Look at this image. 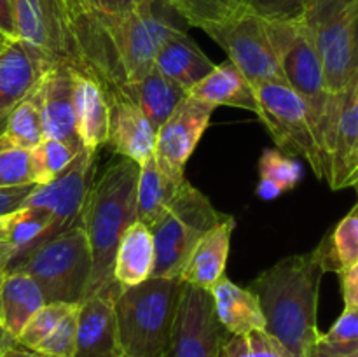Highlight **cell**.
I'll use <instances>...</instances> for the list:
<instances>
[{
  "label": "cell",
  "mask_w": 358,
  "mask_h": 357,
  "mask_svg": "<svg viewBox=\"0 0 358 357\" xmlns=\"http://www.w3.org/2000/svg\"><path fill=\"white\" fill-rule=\"evenodd\" d=\"M187 178L178 184L164 212L150 226L156 247L152 276H180L189 254L203 234L227 219Z\"/></svg>",
  "instance_id": "7"
},
{
  "label": "cell",
  "mask_w": 358,
  "mask_h": 357,
  "mask_svg": "<svg viewBox=\"0 0 358 357\" xmlns=\"http://www.w3.org/2000/svg\"><path fill=\"white\" fill-rule=\"evenodd\" d=\"M358 178V70L341 102L327 182L332 189L352 188Z\"/></svg>",
  "instance_id": "19"
},
{
  "label": "cell",
  "mask_w": 358,
  "mask_h": 357,
  "mask_svg": "<svg viewBox=\"0 0 358 357\" xmlns=\"http://www.w3.org/2000/svg\"><path fill=\"white\" fill-rule=\"evenodd\" d=\"M355 352H357V354H358V349H357V350H355Z\"/></svg>",
  "instance_id": "55"
},
{
  "label": "cell",
  "mask_w": 358,
  "mask_h": 357,
  "mask_svg": "<svg viewBox=\"0 0 358 357\" xmlns=\"http://www.w3.org/2000/svg\"><path fill=\"white\" fill-rule=\"evenodd\" d=\"M156 262L152 231L147 224L135 220L122 233L115 251L114 280L121 287H131L150 279Z\"/></svg>",
  "instance_id": "26"
},
{
  "label": "cell",
  "mask_w": 358,
  "mask_h": 357,
  "mask_svg": "<svg viewBox=\"0 0 358 357\" xmlns=\"http://www.w3.org/2000/svg\"><path fill=\"white\" fill-rule=\"evenodd\" d=\"M345 307L358 308V262L338 273Z\"/></svg>",
  "instance_id": "42"
},
{
  "label": "cell",
  "mask_w": 358,
  "mask_h": 357,
  "mask_svg": "<svg viewBox=\"0 0 358 357\" xmlns=\"http://www.w3.org/2000/svg\"><path fill=\"white\" fill-rule=\"evenodd\" d=\"M94 170H96V150L80 149L63 174H59L49 184L37 186L24 200V205L41 206L51 214V224L44 241L51 240L52 237L79 223L90 189L93 186Z\"/></svg>",
  "instance_id": "12"
},
{
  "label": "cell",
  "mask_w": 358,
  "mask_h": 357,
  "mask_svg": "<svg viewBox=\"0 0 358 357\" xmlns=\"http://www.w3.org/2000/svg\"><path fill=\"white\" fill-rule=\"evenodd\" d=\"M138 172V163L121 158L91 186L80 216L93 259L86 296L121 287L114 280L115 251L122 233L136 220Z\"/></svg>",
  "instance_id": "2"
},
{
  "label": "cell",
  "mask_w": 358,
  "mask_h": 357,
  "mask_svg": "<svg viewBox=\"0 0 358 357\" xmlns=\"http://www.w3.org/2000/svg\"><path fill=\"white\" fill-rule=\"evenodd\" d=\"M31 184L30 150L0 135V189ZM35 184V182H34Z\"/></svg>",
  "instance_id": "34"
},
{
  "label": "cell",
  "mask_w": 358,
  "mask_h": 357,
  "mask_svg": "<svg viewBox=\"0 0 358 357\" xmlns=\"http://www.w3.org/2000/svg\"><path fill=\"white\" fill-rule=\"evenodd\" d=\"M266 28L282 66L285 83L306 102L310 108L315 133L327 163L329 177L341 102L331 97L325 88L324 69L311 24L306 18H303L296 21H266Z\"/></svg>",
  "instance_id": "4"
},
{
  "label": "cell",
  "mask_w": 358,
  "mask_h": 357,
  "mask_svg": "<svg viewBox=\"0 0 358 357\" xmlns=\"http://www.w3.org/2000/svg\"><path fill=\"white\" fill-rule=\"evenodd\" d=\"M311 0H245L243 10L264 21L303 20Z\"/></svg>",
  "instance_id": "40"
},
{
  "label": "cell",
  "mask_w": 358,
  "mask_h": 357,
  "mask_svg": "<svg viewBox=\"0 0 358 357\" xmlns=\"http://www.w3.org/2000/svg\"><path fill=\"white\" fill-rule=\"evenodd\" d=\"M119 289L86 296L77 304V340L73 357H117V324L114 303Z\"/></svg>",
  "instance_id": "16"
},
{
  "label": "cell",
  "mask_w": 358,
  "mask_h": 357,
  "mask_svg": "<svg viewBox=\"0 0 358 357\" xmlns=\"http://www.w3.org/2000/svg\"><path fill=\"white\" fill-rule=\"evenodd\" d=\"M6 272H7V261H6V258L0 254V280H2V276L6 275Z\"/></svg>",
  "instance_id": "50"
},
{
  "label": "cell",
  "mask_w": 358,
  "mask_h": 357,
  "mask_svg": "<svg viewBox=\"0 0 358 357\" xmlns=\"http://www.w3.org/2000/svg\"><path fill=\"white\" fill-rule=\"evenodd\" d=\"M77 304L70 303H45L44 307L35 312L34 317L27 322L23 331L17 336V343L27 349L34 350L56 326L59 324L63 317Z\"/></svg>",
  "instance_id": "37"
},
{
  "label": "cell",
  "mask_w": 358,
  "mask_h": 357,
  "mask_svg": "<svg viewBox=\"0 0 358 357\" xmlns=\"http://www.w3.org/2000/svg\"><path fill=\"white\" fill-rule=\"evenodd\" d=\"M283 188L278 186L276 182L269 181V178H259V184L255 188V195L262 200H275L283 195Z\"/></svg>",
  "instance_id": "45"
},
{
  "label": "cell",
  "mask_w": 358,
  "mask_h": 357,
  "mask_svg": "<svg viewBox=\"0 0 358 357\" xmlns=\"http://www.w3.org/2000/svg\"><path fill=\"white\" fill-rule=\"evenodd\" d=\"M7 115H9V112H3V114H0V135H2V133H3V130H6Z\"/></svg>",
  "instance_id": "51"
},
{
  "label": "cell",
  "mask_w": 358,
  "mask_h": 357,
  "mask_svg": "<svg viewBox=\"0 0 358 357\" xmlns=\"http://www.w3.org/2000/svg\"><path fill=\"white\" fill-rule=\"evenodd\" d=\"M110 122L108 142L115 154L142 164L154 156L156 130L135 100L122 90L107 97Z\"/></svg>",
  "instance_id": "17"
},
{
  "label": "cell",
  "mask_w": 358,
  "mask_h": 357,
  "mask_svg": "<svg viewBox=\"0 0 358 357\" xmlns=\"http://www.w3.org/2000/svg\"><path fill=\"white\" fill-rule=\"evenodd\" d=\"M3 136H7L10 142L27 150L34 149L44 139L41 114H38L34 98H24L16 107L10 108L9 115H7Z\"/></svg>",
  "instance_id": "32"
},
{
  "label": "cell",
  "mask_w": 358,
  "mask_h": 357,
  "mask_svg": "<svg viewBox=\"0 0 358 357\" xmlns=\"http://www.w3.org/2000/svg\"><path fill=\"white\" fill-rule=\"evenodd\" d=\"M257 112L276 149L287 156H301L310 163L318 181H327V163L322 154L313 119L306 102L287 83L254 84Z\"/></svg>",
  "instance_id": "8"
},
{
  "label": "cell",
  "mask_w": 358,
  "mask_h": 357,
  "mask_svg": "<svg viewBox=\"0 0 358 357\" xmlns=\"http://www.w3.org/2000/svg\"><path fill=\"white\" fill-rule=\"evenodd\" d=\"M16 343H17V340L14 338V336L10 335V332L7 331L2 324H0V354H2L6 349H9V346L16 345Z\"/></svg>",
  "instance_id": "49"
},
{
  "label": "cell",
  "mask_w": 358,
  "mask_h": 357,
  "mask_svg": "<svg viewBox=\"0 0 358 357\" xmlns=\"http://www.w3.org/2000/svg\"><path fill=\"white\" fill-rule=\"evenodd\" d=\"M16 38L34 46L52 65L83 74L72 24L63 0H10Z\"/></svg>",
  "instance_id": "11"
},
{
  "label": "cell",
  "mask_w": 358,
  "mask_h": 357,
  "mask_svg": "<svg viewBox=\"0 0 358 357\" xmlns=\"http://www.w3.org/2000/svg\"><path fill=\"white\" fill-rule=\"evenodd\" d=\"M259 175L282 186L283 191H290L303 181L304 172L296 158L278 149H266L259 160Z\"/></svg>",
  "instance_id": "36"
},
{
  "label": "cell",
  "mask_w": 358,
  "mask_h": 357,
  "mask_svg": "<svg viewBox=\"0 0 358 357\" xmlns=\"http://www.w3.org/2000/svg\"><path fill=\"white\" fill-rule=\"evenodd\" d=\"M91 270L90 244L79 220L17 259L7 272L30 275L42 289L45 303L79 304L86 296Z\"/></svg>",
  "instance_id": "6"
},
{
  "label": "cell",
  "mask_w": 358,
  "mask_h": 357,
  "mask_svg": "<svg viewBox=\"0 0 358 357\" xmlns=\"http://www.w3.org/2000/svg\"><path fill=\"white\" fill-rule=\"evenodd\" d=\"M325 272H343L358 262V202L318 244Z\"/></svg>",
  "instance_id": "30"
},
{
  "label": "cell",
  "mask_w": 358,
  "mask_h": 357,
  "mask_svg": "<svg viewBox=\"0 0 358 357\" xmlns=\"http://www.w3.org/2000/svg\"><path fill=\"white\" fill-rule=\"evenodd\" d=\"M222 343L212 293L184 282L166 357H220Z\"/></svg>",
  "instance_id": "13"
},
{
  "label": "cell",
  "mask_w": 358,
  "mask_h": 357,
  "mask_svg": "<svg viewBox=\"0 0 358 357\" xmlns=\"http://www.w3.org/2000/svg\"><path fill=\"white\" fill-rule=\"evenodd\" d=\"M215 107L185 94L156 133L154 160L173 181L185 178V164L210 126Z\"/></svg>",
  "instance_id": "14"
},
{
  "label": "cell",
  "mask_w": 358,
  "mask_h": 357,
  "mask_svg": "<svg viewBox=\"0 0 358 357\" xmlns=\"http://www.w3.org/2000/svg\"><path fill=\"white\" fill-rule=\"evenodd\" d=\"M236 227L233 216L203 234L189 254L180 272L182 282L201 289L212 290V287L226 275V262L231 251V237Z\"/></svg>",
  "instance_id": "20"
},
{
  "label": "cell",
  "mask_w": 358,
  "mask_h": 357,
  "mask_svg": "<svg viewBox=\"0 0 358 357\" xmlns=\"http://www.w3.org/2000/svg\"><path fill=\"white\" fill-rule=\"evenodd\" d=\"M318 2H322V0H311L310 7H311V6H315V4H318ZM310 7H308V9H310Z\"/></svg>",
  "instance_id": "52"
},
{
  "label": "cell",
  "mask_w": 358,
  "mask_h": 357,
  "mask_svg": "<svg viewBox=\"0 0 358 357\" xmlns=\"http://www.w3.org/2000/svg\"><path fill=\"white\" fill-rule=\"evenodd\" d=\"M117 357H122V356H117Z\"/></svg>",
  "instance_id": "56"
},
{
  "label": "cell",
  "mask_w": 358,
  "mask_h": 357,
  "mask_svg": "<svg viewBox=\"0 0 358 357\" xmlns=\"http://www.w3.org/2000/svg\"><path fill=\"white\" fill-rule=\"evenodd\" d=\"M178 184L180 182L173 181L170 175L161 170L154 156L143 161L140 164L138 184H136V220L147 224L149 227L152 226L171 202Z\"/></svg>",
  "instance_id": "29"
},
{
  "label": "cell",
  "mask_w": 358,
  "mask_h": 357,
  "mask_svg": "<svg viewBox=\"0 0 358 357\" xmlns=\"http://www.w3.org/2000/svg\"><path fill=\"white\" fill-rule=\"evenodd\" d=\"M213 66L215 63L189 37L187 31L171 35L154 59V69L177 83L185 93L212 72Z\"/></svg>",
  "instance_id": "24"
},
{
  "label": "cell",
  "mask_w": 358,
  "mask_h": 357,
  "mask_svg": "<svg viewBox=\"0 0 358 357\" xmlns=\"http://www.w3.org/2000/svg\"><path fill=\"white\" fill-rule=\"evenodd\" d=\"M63 2H65L66 13H69L70 24H72V31H73V27H76V23H79V21L84 20L87 14L93 13V10L90 9V4H87V0H63Z\"/></svg>",
  "instance_id": "44"
},
{
  "label": "cell",
  "mask_w": 358,
  "mask_h": 357,
  "mask_svg": "<svg viewBox=\"0 0 358 357\" xmlns=\"http://www.w3.org/2000/svg\"><path fill=\"white\" fill-rule=\"evenodd\" d=\"M0 357H49V356L37 352V350L27 349V346L16 343V345H13V346H9V349L3 350V352L0 354Z\"/></svg>",
  "instance_id": "46"
},
{
  "label": "cell",
  "mask_w": 358,
  "mask_h": 357,
  "mask_svg": "<svg viewBox=\"0 0 358 357\" xmlns=\"http://www.w3.org/2000/svg\"><path fill=\"white\" fill-rule=\"evenodd\" d=\"M357 0H322L308 9L306 20L313 30L315 44L324 69L325 88L343 102L353 69V13Z\"/></svg>",
  "instance_id": "9"
},
{
  "label": "cell",
  "mask_w": 358,
  "mask_h": 357,
  "mask_svg": "<svg viewBox=\"0 0 358 357\" xmlns=\"http://www.w3.org/2000/svg\"><path fill=\"white\" fill-rule=\"evenodd\" d=\"M189 27L205 28L241 13L245 0H171Z\"/></svg>",
  "instance_id": "33"
},
{
  "label": "cell",
  "mask_w": 358,
  "mask_h": 357,
  "mask_svg": "<svg viewBox=\"0 0 358 357\" xmlns=\"http://www.w3.org/2000/svg\"><path fill=\"white\" fill-rule=\"evenodd\" d=\"M220 357H283V352L264 329H257L224 338Z\"/></svg>",
  "instance_id": "35"
},
{
  "label": "cell",
  "mask_w": 358,
  "mask_h": 357,
  "mask_svg": "<svg viewBox=\"0 0 358 357\" xmlns=\"http://www.w3.org/2000/svg\"><path fill=\"white\" fill-rule=\"evenodd\" d=\"M311 357H358V354L357 352L339 354V352H334V350L325 349V346H322V345H317V349H315L313 356Z\"/></svg>",
  "instance_id": "48"
},
{
  "label": "cell",
  "mask_w": 358,
  "mask_h": 357,
  "mask_svg": "<svg viewBox=\"0 0 358 357\" xmlns=\"http://www.w3.org/2000/svg\"><path fill=\"white\" fill-rule=\"evenodd\" d=\"M96 18L103 30L112 83V90L105 97L142 79L154 66L164 42L189 28L171 0H138L135 9L126 16L114 20Z\"/></svg>",
  "instance_id": "3"
},
{
  "label": "cell",
  "mask_w": 358,
  "mask_h": 357,
  "mask_svg": "<svg viewBox=\"0 0 358 357\" xmlns=\"http://www.w3.org/2000/svg\"><path fill=\"white\" fill-rule=\"evenodd\" d=\"M213 307L224 331L229 335H247L266 328L264 314L257 296L248 287H240L226 275L212 287Z\"/></svg>",
  "instance_id": "23"
},
{
  "label": "cell",
  "mask_w": 358,
  "mask_h": 357,
  "mask_svg": "<svg viewBox=\"0 0 358 357\" xmlns=\"http://www.w3.org/2000/svg\"><path fill=\"white\" fill-rule=\"evenodd\" d=\"M73 105L77 136L83 149L98 150L108 142L110 111L100 84L80 72H73Z\"/></svg>",
  "instance_id": "21"
},
{
  "label": "cell",
  "mask_w": 358,
  "mask_h": 357,
  "mask_svg": "<svg viewBox=\"0 0 358 357\" xmlns=\"http://www.w3.org/2000/svg\"><path fill=\"white\" fill-rule=\"evenodd\" d=\"M353 69L358 70V0L353 13Z\"/></svg>",
  "instance_id": "47"
},
{
  "label": "cell",
  "mask_w": 358,
  "mask_h": 357,
  "mask_svg": "<svg viewBox=\"0 0 358 357\" xmlns=\"http://www.w3.org/2000/svg\"><path fill=\"white\" fill-rule=\"evenodd\" d=\"M73 72L76 70L66 65L49 66L30 97L41 114L44 136L63 140L80 150L73 105Z\"/></svg>",
  "instance_id": "15"
},
{
  "label": "cell",
  "mask_w": 358,
  "mask_h": 357,
  "mask_svg": "<svg viewBox=\"0 0 358 357\" xmlns=\"http://www.w3.org/2000/svg\"><path fill=\"white\" fill-rule=\"evenodd\" d=\"M357 181H358V178H357ZM357 181H355V182H357Z\"/></svg>",
  "instance_id": "57"
},
{
  "label": "cell",
  "mask_w": 358,
  "mask_h": 357,
  "mask_svg": "<svg viewBox=\"0 0 358 357\" xmlns=\"http://www.w3.org/2000/svg\"><path fill=\"white\" fill-rule=\"evenodd\" d=\"M77 340V307H73L59 324L34 350L49 357H73Z\"/></svg>",
  "instance_id": "39"
},
{
  "label": "cell",
  "mask_w": 358,
  "mask_h": 357,
  "mask_svg": "<svg viewBox=\"0 0 358 357\" xmlns=\"http://www.w3.org/2000/svg\"><path fill=\"white\" fill-rule=\"evenodd\" d=\"M318 345L339 354H352L358 349V308L345 307L338 321L327 332H320Z\"/></svg>",
  "instance_id": "38"
},
{
  "label": "cell",
  "mask_w": 358,
  "mask_h": 357,
  "mask_svg": "<svg viewBox=\"0 0 358 357\" xmlns=\"http://www.w3.org/2000/svg\"><path fill=\"white\" fill-rule=\"evenodd\" d=\"M45 304L38 284L23 272H7L0 280V324L17 340L20 332Z\"/></svg>",
  "instance_id": "27"
},
{
  "label": "cell",
  "mask_w": 358,
  "mask_h": 357,
  "mask_svg": "<svg viewBox=\"0 0 358 357\" xmlns=\"http://www.w3.org/2000/svg\"><path fill=\"white\" fill-rule=\"evenodd\" d=\"M52 63L38 49L14 38L0 48V114L30 97Z\"/></svg>",
  "instance_id": "18"
},
{
  "label": "cell",
  "mask_w": 358,
  "mask_h": 357,
  "mask_svg": "<svg viewBox=\"0 0 358 357\" xmlns=\"http://www.w3.org/2000/svg\"><path fill=\"white\" fill-rule=\"evenodd\" d=\"M79 149L58 139L44 136L34 149L30 150L31 182L38 186L49 184L59 174L69 168Z\"/></svg>",
  "instance_id": "31"
},
{
  "label": "cell",
  "mask_w": 358,
  "mask_h": 357,
  "mask_svg": "<svg viewBox=\"0 0 358 357\" xmlns=\"http://www.w3.org/2000/svg\"><path fill=\"white\" fill-rule=\"evenodd\" d=\"M187 94L206 102L215 108L219 105H227V107L257 112L254 86L229 59L213 66L212 72L206 74L198 84H194L187 91Z\"/></svg>",
  "instance_id": "25"
},
{
  "label": "cell",
  "mask_w": 358,
  "mask_h": 357,
  "mask_svg": "<svg viewBox=\"0 0 358 357\" xmlns=\"http://www.w3.org/2000/svg\"><path fill=\"white\" fill-rule=\"evenodd\" d=\"M182 286L180 276H150L121 287L114 310L122 357H166Z\"/></svg>",
  "instance_id": "5"
},
{
  "label": "cell",
  "mask_w": 358,
  "mask_h": 357,
  "mask_svg": "<svg viewBox=\"0 0 358 357\" xmlns=\"http://www.w3.org/2000/svg\"><path fill=\"white\" fill-rule=\"evenodd\" d=\"M6 42H7V41H6V38H3V37H2V35H0V46H3V44H6Z\"/></svg>",
  "instance_id": "53"
},
{
  "label": "cell",
  "mask_w": 358,
  "mask_h": 357,
  "mask_svg": "<svg viewBox=\"0 0 358 357\" xmlns=\"http://www.w3.org/2000/svg\"><path fill=\"white\" fill-rule=\"evenodd\" d=\"M0 48H2V46H0Z\"/></svg>",
  "instance_id": "58"
},
{
  "label": "cell",
  "mask_w": 358,
  "mask_h": 357,
  "mask_svg": "<svg viewBox=\"0 0 358 357\" xmlns=\"http://www.w3.org/2000/svg\"><path fill=\"white\" fill-rule=\"evenodd\" d=\"M0 35L6 41H14L16 38V28H14L10 0H0Z\"/></svg>",
  "instance_id": "43"
},
{
  "label": "cell",
  "mask_w": 358,
  "mask_h": 357,
  "mask_svg": "<svg viewBox=\"0 0 358 357\" xmlns=\"http://www.w3.org/2000/svg\"><path fill=\"white\" fill-rule=\"evenodd\" d=\"M325 265L320 248L280 259L248 289L264 314V331L278 343L283 357H311L318 345V296Z\"/></svg>",
  "instance_id": "1"
},
{
  "label": "cell",
  "mask_w": 358,
  "mask_h": 357,
  "mask_svg": "<svg viewBox=\"0 0 358 357\" xmlns=\"http://www.w3.org/2000/svg\"><path fill=\"white\" fill-rule=\"evenodd\" d=\"M352 188H355V191H357V196H358V181L355 182V184H353V186H352Z\"/></svg>",
  "instance_id": "54"
},
{
  "label": "cell",
  "mask_w": 358,
  "mask_h": 357,
  "mask_svg": "<svg viewBox=\"0 0 358 357\" xmlns=\"http://www.w3.org/2000/svg\"><path fill=\"white\" fill-rule=\"evenodd\" d=\"M49 224V210L24 203L0 216V254L6 258L7 270L44 241Z\"/></svg>",
  "instance_id": "22"
},
{
  "label": "cell",
  "mask_w": 358,
  "mask_h": 357,
  "mask_svg": "<svg viewBox=\"0 0 358 357\" xmlns=\"http://www.w3.org/2000/svg\"><path fill=\"white\" fill-rule=\"evenodd\" d=\"M203 31L226 51L227 59L247 77L252 86L261 83H285L264 20L248 10H241L220 23L208 24Z\"/></svg>",
  "instance_id": "10"
},
{
  "label": "cell",
  "mask_w": 358,
  "mask_h": 357,
  "mask_svg": "<svg viewBox=\"0 0 358 357\" xmlns=\"http://www.w3.org/2000/svg\"><path fill=\"white\" fill-rule=\"evenodd\" d=\"M138 0H87L93 14L107 20L122 18L135 9Z\"/></svg>",
  "instance_id": "41"
},
{
  "label": "cell",
  "mask_w": 358,
  "mask_h": 357,
  "mask_svg": "<svg viewBox=\"0 0 358 357\" xmlns=\"http://www.w3.org/2000/svg\"><path fill=\"white\" fill-rule=\"evenodd\" d=\"M122 91L138 104L156 132L170 118L178 102L187 94L177 83L168 79L154 66L135 84L122 88Z\"/></svg>",
  "instance_id": "28"
}]
</instances>
